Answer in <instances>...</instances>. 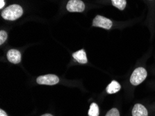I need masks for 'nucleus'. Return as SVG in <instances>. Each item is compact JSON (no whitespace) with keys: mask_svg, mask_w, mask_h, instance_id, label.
Masks as SVG:
<instances>
[{"mask_svg":"<svg viewBox=\"0 0 155 116\" xmlns=\"http://www.w3.org/2000/svg\"><path fill=\"white\" fill-rule=\"evenodd\" d=\"M23 14V9L18 4H13L6 8L2 12V17L6 20H15L20 18Z\"/></svg>","mask_w":155,"mask_h":116,"instance_id":"f257e3e1","label":"nucleus"},{"mask_svg":"<svg viewBox=\"0 0 155 116\" xmlns=\"http://www.w3.org/2000/svg\"><path fill=\"white\" fill-rule=\"evenodd\" d=\"M147 77V71L143 68H138L134 71L130 77V82L134 86H138Z\"/></svg>","mask_w":155,"mask_h":116,"instance_id":"f03ea898","label":"nucleus"},{"mask_svg":"<svg viewBox=\"0 0 155 116\" xmlns=\"http://www.w3.org/2000/svg\"><path fill=\"white\" fill-rule=\"evenodd\" d=\"M36 81L38 84L41 85L53 86V85L57 84L59 82V79L55 75H46L38 77Z\"/></svg>","mask_w":155,"mask_h":116,"instance_id":"7ed1b4c3","label":"nucleus"},{"mask_svg":"<svg viewBox=\"0 0 155 116\" xmlns=\"http://www.w3.org/2000/svg\"><path fill=\"white\" fill-rule=\"evenodd\" d=\"M112 22L111 20L107 18L103 17L102 15H97L94 18L93 21V27H97L104 28V29L109 30L112 27Z\"/></svg>","mask_w":155,"mask_h":116,"instance_id":"20e7f679","label":"nucleus"},{"mask_svg":"<svg viewBox=\"0 0 155 116\" xmlns=\"http://www.w3.org/2000/svg\"><path fill=\"white\" fill-rule=\"evenodd\" d=\"M66 8L70 12H83L85 9V4L81 0H70Z\"/></svg>","mask_w":155,"mask_h":116,"instance_id":"39448f33","label":"nucleus"},{"mask_svg":"<svg viewBox=\"0 0 155 116\" xmlns=\"http://www.w3.org/2000/svg\"><path fill=\"white\" fill-rule=\"evenodd\" d=\"M7 58L8 61L14 64H18L20 63L22 56L21 53L17 49H10L7 53Z\"/></svg>","mask_w":155,"mask_h":116,"instance_id":"423d86ee","label":"nucleus"},{"mask_svg":"<svg viewBox=\"0 0 155 116\" xmlns=\"http://www.w3.org/2000/svg\"><path fill=\"white\" fill-rule=\"evenodd\" d=\"M131 113L132 116H148L146 108L140 104H137L134 105Z\"/></svg>","mask_w":155,"mask_h":116,"instance_id":"0eeeda50","label":"nucleus"},{"mask_svg":"<svg viewBox=\"0 0 155 116\" xmlns=\"http://www.w3.org/2000/svg\"><path fill=\"white\" fill-rule=\"evenodd\" d=\"M73 58L77 62L81 64H86L88 62V59L86 57V54L84 49H81L78 51H76L72 54Z\"/></svg>","mask_w":155,"mask_h":116,"instance_id":"6e6552de","label":"nucleus"},{"mask_svg":"<svg viewBox=\"0 0 155 116\" xmlns=\"http://www.w3.org/2000/svg\"><path fill=\"white\" fill-rule=\"evenodd\" d=\"M121 86L119 83L116 81H113L111 84H109V86L107 88V92L109 94H114L118 92L120 90Z\"/></svg>","mask_w":155,"mask_h":116,"instance_id":"1a4fd4ad","label":"nucleus"},{"mask_svg":"<svg viewBox=\"0 0 155 116\" xmlns=\"http://www.w3.org/2000/svg\"><path fill=\"white\" fill-rule=\"evenodd\" d=\"M100 110L97 104L92 103L88 111L89 116H99Z\"/></svg>","mask_w":155,"mask_h":116,"instance_id":"9d476101","label":"nucleus"},{"mask_svg":"<svg viewBox=\"0 0 155 116\" xmlns=\"http://www.w3.org/2000/svg\"><path fill=\"white\" fill-rule=\"evenodd\" d=\"M112 4L120 10H124L127 5L126 0H111Z\"/></svg>","mask_w":155,"mask_h":116,"instance_id":"9b49d317","label":"nucleus"},{"mask_svg":"<svg viewBox=\"0 0 155 116\" xmlns=\"http://www.w3.org/2000/svg\"><path fill=\"white\" fill-rule=\"evenodd\" d=\"M8 35L5 31H0V45H2L6 41Z\"/></svg>","mask_w":155,"mask_h":116,"instance_id":"f8f14e48","label":"nucleus"},{"mask_svg":"<svg viewBox=\"0 0 155 116\" xmlns=\"http://www.w3.org/2000/svg\"><path fill=\"white\" fill-rule=\"evenodd\" d=\"M105 116H120V113L118 110L117 108H112V109L108 111L107 115Z\"/></svg>","mask_w":155,"mask_h":116,"instance_id":"ddd939ff","label":"nucleus"},{"mask_svg":"<svg viewBox=\"0 0 155 116\" xmlns=\"http://www.w3.org/2000/svg\"><path fill=\"white\" fill-rule=\"evenodd\" d=\"M0 116H8L6 114V113L4 110L1 109L0 110Z\"/></svg>","mask_w":155,"mask_h":116,"instance_id":"4468645a","label":"nucleus"},{"mask_svg":"<svg viewBox=\"0 0 155 116\" xmlns=\"http://www.w3.org/2000/svg\"><path fill=\"white\" fill-rule=\"evenodd\" d=\"M1 1V4H0V8H3V7L5 5V2L4 0H0Z\"/></svg>","mask_w":155,"mask_h":116,"instance_id":"2eb2a0df","label":"nucleus"},{"mask_svg":"<svg viewBox=\"0 0 155 116\" xmlns=\"http://www.w3.org/2000/svg\"><path fill=\"white\" fill-rule=\"evenodd\" d=\"M41 116H53V115H51V114H49V113H47V114H44V115H41Z\"/></svg>","mask_w":155,"mask_h":116,"instance_id":"dca6fc26","label":"nucleus"}]
</instances>
